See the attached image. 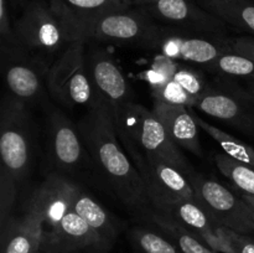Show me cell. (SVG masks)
Listing matches in <instances>:
<instances>
[{"label":"cell","instance_id":"21","mask_svg":"<svg viewBox=\"0 0 254 253\" xmlns=\"http://www.w3.org/2000/svg\"><path fill=\"white\" fill-rule=\"evenodd\" d=\"M72 208L93 228L102 242L112 250L121 233V222L81 186L77 189Z\"/></svg>","mask_w":254,"mask_h":253},{"label":"cell","instance_id":"6","mask_svg":"<svg viewBox=\"0 0 254 253\" xmlns=\"http://www.w3.org/2000/svg\"><path fill=\"white\" fill-rule=\"evenodd\" d=\"M45 108L46 129V163L49 174L69 178L92 163L77 124L57 107L47 104Z\"/></svg>","mask_w":254,"mask_h":253},{"label":"cell","instance_id":"20","mask_svg":"<svg viewBox=\"0 0 254 253\" xmlns=\"http://www.w3.org/2000/svg\"><path fill=\"white\" fill-rule=\"evenodd\" d=\"M44 227L40 218L24 212L1 225V253H40Z\"/></svg>","mask_w":254,"mask_h":253},{"label":"cell","instance_id":"12","mask_svg":"<svg viewBox=\"0 0 254 253\" xmlns=\"http://www.w3.org/2000/svg\"><path fill=\"white\" fill-rule=\"evenodd\" d=\"M79 184L60 174H47L45 180L32 191L24 205V212L40 218L44 227L42 236L52 232L64 216L72 210Z\"/></svg>","mask_w":254,"mask_h":253},{"label":"cell","instance_id":"17","mask_svg":"<svg viewBox=\"0 0 254 253\" xmlns=\"http://www.w3.org/2000/svg\"><path fill=\"white\" fill-rule=\"evenodd\" d=\"M164 215L170 216L193 236L220 253H232L231 246L225 237V226L218 223L216 218L201 205L197 198L183 200L175 202Z\"/></svg>","mask_w":254,"mask_h":253},{"label":"cell","instance_id":"26","mask_svg":"<svg viewBox=\"0 0 254 253\" xmlns=\"http://www.w3.org/2000/svg\"><path fill=\"white\" fill-rule=\"evenodd\" d=\"M213 161L218 170L235 185L236 190L254 196V168L231 158L225 153H216Z\"/></svg>","mask_w":254,"mask_h":253},{"label":"cell","instance_id":"13","mask_svg":"<svg viewBox=\"0 0 254 253\" xmlns=\"http://www.w3.org/2000/svg\"><path fill=\"white\" fill-rule=\"evenodd\" d=\"M192 108L220 119L245 134L254 136V101L245 88L238 87H207Z\"/></svg>","mask_w":254,"mask_h":253},{"label":"cell","instance_id":"16","mask_svg":"<svg viewBox=\"0 0 254 253\" xmlns=\"http://www.w3.org/2000/svg\"><path fill=\"white\" fill-rule=\"evenodd\" d=\"M5 83L10 96L31 108L32 106L46 107L50 103L46 97L47 72L30 56L1 60Z\"/></svg>","mask_w":254,"mask_h":253},{"label":"cell","instance_id":"35","mask_svg":"<svg viewBox=\"0 0 254 253\" xmlns=\"http://www.w3.org/2000/svg\"><path fill=\"white\" fill-rule=\"evenodd\" d=\"M245 89H246V92H247L248 96H250L251 98L254 101V82H250V84H248Z\"/></svg>","mask_w":254,"mask_h":253},{"label":"cell","instance_id":"34","mask_svg":"<svg viewBox=\"0 0 254 253\" xmlns=\"http://www.w3.org/2000/svg\"><path fill=\"white\" fill-rule=\"evenodd\" d=\"M238 195H240L241 197H242L243 200H245L246 202L248 203V206L252 208L253 212H254V196L253 195H248V193H245V192H241V191L238 192Z\"/></svg>","mask_w":254,"mask_h":253},{"label":"cell","instance_id":"4","mask_svg":"<svg viewBox=\"0 0 254 253\" xmlns=\"http://www.w3.org/2000/svg\"><path fill=\"white\" fill-rule=\"evenodd\" d=\"M14 29L30 57L46 72L66 47L78 40L46 0H30L14 21Z\"/></svg>","mask_w":254,"mask_h":253},{"label":"cell","instance_id":"36","mask_svg":"<svg viewBox=\"0 0 254 253\" xmlns=\"http://www.w3.org/2000/svg\"><path fill=\"white\" fill-rule=\"evenodd\" d=\"M253 139H254V136H253Z\"/></svg>","mask_w":254,"mask_h":253},{"label":"cell","instance_id":"3","mask_svg":"<svg viewBox=\"0 0 254 253\" xmlns=\"http://www.w3.org/2000/svg\"><path fill=\"white\" fill-rule=\"evenodd\" d=\"M34 124L30 107L5 94L0 108V179L17 190L29 176L34 158Z\"/></svg>","mask_w":254,"mask_h":253},{"label":"cell","instance_id":"31","mask_svg":"<svg viewBox=\"0 0 254 253\" xmlns=\"http://www.w3.org/2000/svg\"><path fill=\"white\" fill-rule=\"evenodd\" d=\"M225 237L232 253H254V238L225 227Z\"/></svg>","mask_w":254,"mask_h":253},{"label":"cell","instance_id":"24","mask_svg":"<svg viewBox=\"0 0 254 253\" xmlns=\"http://www.w3.org/2000/svg\"><path fill=\"white\" fill-rule=\"evenodd\" d=\"M129 241L135 253H184L173 241L150 223L134 226Z\"/></svg>","mask_w":254,"mask_h":253},{"label":"cell","instance_id":"2","mask_svg":"<svg viewBox=\"0 0 254 253\" xmlns=\"http://www.w3.org/2000/svg\"><path fill=\"white\" fill-rule=\"evenodd\" d=\"M111 114L119 140L129 158L143 154L161 159L176 166L186 176L192 170L153 111L131 101Z\"/></svg>","mask_w":254,"mask_h":253},{"label":"cell","instance_id":"11","mask_svg":"<svg viewBox=\"0 0 254 253\" xmlns=\"http://www.w3.org/2000/svg\"><path fill=\"white\" fill-rule=\"evenodd\" d=\"M165 26L215 37L228 36V25L193 0H153L143 7Z\"/></svg>","mask_w":254,"mask_h":253},{"label":"cell","instance_id":"28","mask_svg":"<svg viewBox=\"0 0 254 253\" xmlns=\"http://www.w3.org/2000/svg\"><path fill=\"white\" fill-rule=\"evenodd\" d=\"M206 68L226 77L245 78L254 82V60L232 51L223 54Z\"/></svg>","mask_w":254,"mask_h":253},{"label":"cell","instance_id":"33","mask_svg":"<svg viewBox=\"0 0 254 253\" xmlns=\"http://www.w3.org/2000/svg\"><path fill=\"white\" fill-rule=\"evenodd\" d=\"M121 1L124 7H139V9H143L146 5L150 4L153 0H121Z\"/></svg>","mask_w":254,"mask_h":253},{"label":"cell","instance_id":"27","mask_svg":"<svg viewBox=\"0 0 254 253\" xmlns=\"http://www.w3.org/2000/svg\"><path fill=\"white\" fill-rule=\"evenodd\" d=\"M21 56L30 55L15 32L14 24L10 19V1L0 0V57L4 60Z\"/></svg>","mask_w":254,"mask_h":253},{"label":"cell","instance_id":"19","mask_svg":"<svg viewBox=\"0 0 254 253\" xmlns=\"http://www.w3.org/2000/svg\"><path fill=\"white\" fill-rule=\"evenodd\" d=\"M192 107L176 106L154 101L153 113L158 117L169 136L180 148L196 156H202V146L198 136V124L193 117Z\"/></svg>","mask_w":254,"mask_h":253},{"label":"cell","instance_id":"18","mask_svg":"<svg viewBox=\"0 0 254 253\" xmlns=\"http://www.w3.org/2000/svg\"><path fill=\"white\" fill-rule=\"evenodd\" d=\"M77 39L88 41L89 32L103 15L123 9L121 0H47Z\"/></svg>","mask_w":254,"mask_h":253},{"label":"cell","instance_id":"15","mask_svg":"<svg viewBox=\"0 0 254 253\" xmlns=\"http://www.w3.org/2000/svg\"><path fill=\"white\" fill-rule=\"evenodd\" d=\"M93 228L72 208L52 232L42 236L40 253H109Z\"/></svg>","mask_w":254,"mask_h":253},{"label":"cell","instance_id":"9","mask_svg":"<svg viewBox=\"0 0 254 253\" xmlns=\"http://www.w3.org/2000/svg\"><path fill=\"white\" fill-rule=\"evenodd\" d=\"M158 29L159 22L145 10L123 7L103 15L92 27L88 41L133 45L139 49L150 50Z\"/></svg>","mask_w":254,"mask_h":253},{"label":"cell","instance_id":"8","mask_svg":"<svg viewBox=\"0 0 254 253\" xmlns=\"http://www.w3.org/2000/svg\"><path fill=\"white\" fill-rule=\"evenodd\" d=\"M231 37H215L195 34L159 24L150 50L174 61H185L208 67L226 52L231 51Z\"/></svg>","mask_w":254,"mask_h":253},{"label":"cell","instance_id":"14","mask_svg":"<svg viewBox=\"0 0 254 253\" xmlns=\"http://www.w3.org/2000/svg\"><path fill=\"white\" fill-rule=\"evenodd\" d=\"M86 62L94 92L111 113L134 101L130 83L106 50L93 49L86 54Z\"/></svg>","mask_w":254,"mask_h":253},{"label":"cell","instance_id":"37","mask_svg":"<svg viewBox=\"0 0 254 253\" xmlns=\"http://www.w3.org/2000/svg\"><path fill=\"white\" fill-rule=\"evenodd\" d=\"M121 2H122V1H121Z\"/></svg>","mask_w":254,"mask_h":253},{"label":"cell","instance_id":"5","mask_svg":"<svg viewBox=\"0 0 254 253\" xmlns=\"http://www.w3.org/2000/svg\"><path fill=\"white\" fill-rule=\"evenodd\" d=\"M86 42L83 39L72 41L46 73L47 91L66 108L86 106L89 109L98 99L87 68Z\"/></svg>","mask_w":254,"mask_h":253},{"label":"cell","instance_id":"10","mask_svg":"<svg viewBox=\"0 0 254 253\" xmlns=\"http://www.w3.org/2000/svg\"><path fill=\"white\" fill-rule=\"evenodd\" d=\"M131 161L143 178L150 202L156 212H165L179 201L196 198L190 180L176 166L143 154H139Z\"/></svg>","mask_w":254,"mask_h":253},{"label":"cell","instance_id":"32","mask_svg":"<svg viewBox=\"0 0 254 253\" xmlns=\"http://www.w3.org/2000/svg\"><path fill=\"white\" fill-rule=\"evenodd\" d=\"M230 46L232 52L251 57V59L254 60V36L242 35V36L231 37Z\"/></svg>","mask_w":254,"mask_h":253},{"label":"cell","instance_id":"7","mask_svg":"<svg viewBox=\"0 0 254 253\" xmlns=\"http://www.w3.org/2000/svg\"><path fill=\"white\" fill-rule=\"evenodd\" d=\"M190 180L198 202L216 218L218 223L243 235L254 232V212L238 193L215 179L191 170Z\"/></svg>","mask_w":254,"mask_h":253},{"label":"cell","instance_id":"23","mask_svg":"<svg viewBox=\"0 0 254 253\" xmlns=\"http://www.w3.org/2000/svg\"><path fill=\"white\" fill-rule=\"evenodd\" d=\"M145 223L155 226L166 237L170 238L184 253H220L212 250L200 238L193 236L190 231L186 230L183 225H180L170 216L153 211Z\"/></svg>","mask_w":254,"mask_h":253},{"label":"cell","instance_id":"29","mask_svg":"<svg viewBox=\"0 0 254 253\" xmlns=\"http://www.w3.org/2000/svg\"><path fill=\"white\" fill-rule=\"evenodd\" d=\"M151 96H153L154 101L176 104V106L193 107V103H195V98L190 96L174 78L151 89Z\"/></svg>","mask_w":254,"mask_h":253},{"label":"cell","instance_id":"25","mask_svg":"<svg viewBox=\"0 0 254 253\" xmlns=\"http://www.w3.org/2000/svg\"><path fill=\"white\" fill-rule=\"evenodd\" d=\"M196 122H197L198 126L202 130H205L218 145L222 148L223 153L227 154L231 158L240 160L242 163L248 164V165L253 166L254 168V148L251 146L250 144L245 143L241 140L237 136L232 135V134L227 133V131L222 130L218 126H212V124L207 123L205 119L198 117L197 114L193 113Z\"/></svg>","mask_w":254,"mask_h":253},{"label":"cell","instance_id":"1","mask_svg":"<svg viewBox=\"0 0 254 253\" xmlns=\"http://www.w3.org/2000/svg\"><path fill=\"white\" fill-rule=\"evenodd\" d=\"M77 126L98 175L127 208L148 221L153 205L143 178L119 140L108 106L98 98Z\"/></svg>","mask_w":254,"mask_h":253},{"label":"cell","instance_id":"30","mask_svg":"<svg viewBox=\"0 0 254 253\" xmlns=\"http://www.w3.org/2000/svg\"><path fill=\"white\" fill-rule=\"evenodd\" d=\"M173 78L188 92L193 98H198L203 92L207 89L208 84H206L205 78L201 74V72L196 69L190 68V67H181L179 66L174 73Z\"/></svg>","mask_w":254,"mask_h":253},{"label":"cell","instance_id":"22","mask_svg":"<svg viewBox=\"0 0 254 253\" xmlns=\"http://www.w3.org/2000/svg\"><path fill=\"white\" fill-rule=\"evenodd\" d=\"M198 4L230 26L254 36V1L252 0H200Z\"/></svg>","mask_w":254,"mask_h":253}]
</instances>
